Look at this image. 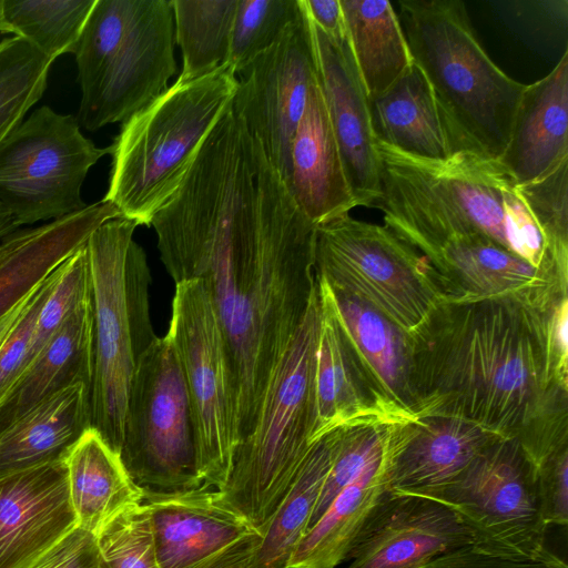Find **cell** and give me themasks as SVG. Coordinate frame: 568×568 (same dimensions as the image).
Here are the masks:
<instances>
[{
	"label": "cell",
	"instance_id": "1",
	"mask_svg": "<svg viewBox=\"0 0 568 568\" xmlns=\"http://www.w3.org/2000/svg\"><path fill=\"white\" fill-rule=\"evenodd\" d=\"M151 225L175 284L199 280L210 295L235 383L240 445L317 288V225L231 108Z\"/></svg>",
	"mask_w": 568,
	"mask_h": 568
},
{
	"label": "cell",
	"instance_id": "2",
	"mask_svg": "<svg viewBox=\"0 0 568 568\" xmlns=\"http://www.w3.org/2000/svg\"><path fill=\"white\" fill-rule=\"evenodd\" d=\"M550 310L501 300L440 303L412 335L417 417H457L514 438L559 385Z\"/></svg>",
	"mask_w": 568,
	"mask_h": 568
},
{
	"label": "cell",
	"instance_id": "3",
	"mask_svg": "<svg viewBox=\"0 0 568 568\" xmlns=\"http://www.w3.org/2000/svg\"><path fill=\"white\" fill-rule=\"evenodd\" d=\"M236 88V73L225 62L197 79L176 80L125 120L111 145L110 182L102 201L138 225H151L180 187Z\"/></svg>",
	"mask_w": 568,
	"mask_h": 568
},
{
	"label": "cell",
	"instance_id": "4",
	"mask_svg": "<svg viewBox=\"0 0 568 568\" xmlns=\"http://www.w3.org/2000/svg\"><path fill=\"white\" fill-rule=\"evenodd\" d=\"M413 61L437 100L486 156L504 153L526 88L487 54L459 0H402L398 16Z\"/></svg>",
	"mask_w": 568,
	"mask_h": 568
},
{
	"label": "cell",
	"instance_id": "5",
	"mask_svg": "<svg viewBox=\"0 0 568 568\" xmlns=\"http://www.w3.org/2000/svg\"><path fill=\"white\" fill-rule=\"evenodd\" d=\"M320 318L316 288L271 378L255 426L239 445L230 475L219 489L262 535L313 445Z\"/></svg>",
	"mask_w": 568,
	"mask_h": 568
},
{
	"label": "cell",
	"instance_id": "6",
	"mask_svg": "<svg viewBox=\"0 0 568 568\" xmlns=\"http://www.w3.org/2000/svg\"><path fill=\"white\" fill-rule=\"evenodd\" d=\"M174 44L171 0H97L74 52L79 123H123L161 95L178 69Z\"/></svg>",
	"mask_w": 568,
	"mask_h": 568
},
{
	"label": "cell",
	"instance_id": "7",
	"mask_svg": "<svg viewBox=\"0 0 568 568\" xmlns=\"http://www.w3.org/2000/svg\"><path fill=\"white\" fill-rule=\"evenodd\" d=\"M136 226L116 216L102 223L85 243L92 313L91 428L119 455L135 364L158 337L150 320L149 282L125 278Z\"/></svg>",
	"mask_w": 568,
	"mask_h": 568
},
{
	"label": "cell",
	"instance_id": "8",
	"mask_svg": "<svg viewBox=\"0 0 568 568\" xmlns=\"http://www.w3.org/2000/svg\"><path fill=\"white\" fill-rule=\"evenodd\" d=\"M315 272L410 336L445 301L432 267L414 247L387 226L349 213L316 226Z\"/></svg>",
	"mask_w": 568,
	"mask_h": 568
},
{
	"label": "cell",
	"instance_id": "9",
	"mask_svg": "<svg viewBox=\"0 0 568 568\" xmlns=\"http://www.w3.org/2000/svg\"><path fill=\"white\" fill-rule=\"evenodd\" d=\"M120 458L144 493L201 487L187 385L168 336L156 337L136 361Z\"/></svg>",
	"mask_w": 568,
	"mask_h": 568
},
{
	"label": "cell",
	"instance_id": "10",
	"mask_svg": "<svg viewBox=\"0 0 568 568\" xmlns=\"http://www.w3.org/2000/svg\"><path fill=\"white\" fill-rule=\"evenodd\" d=\"M166 336L187 385L199 480L220 489L239 446L237 402L220 323L202 281L175 284Z\"/></svg>",
	"mask_w": 568,
	"mask_h": 568
},
{
	"label": "cell",
	"instance_id": "11",
	"mask_svg": "<svg viewBox=\"0 0 568 568\" xmlns=\"http://www.w3.org/2000/svg\"><path fill=\"white\" fill-rule=\"evenodd\" d=\"M109 153L111 145L83 135L77 118L43 105L0 145V203L19 227L81 211L83 181Z\"/></svg>",
	"mask_w": 568,
	"mask_h": 568
},
{
	"label": "cell",
	"instance_id": "12",
	"mask_svg": "<svg viewBox=\"0 0 568 568\" xmlns=\"http://www.w3.org/2000/svg\"><path fill=\"white\" fill-rule=\"evenodd\" d=\"M423 497L453 509L489 551L532 560L556 556L545 545L536 469L515 438L498 439L458 477Z\"/></svg>",
	"mask_w": 568,
	"mask_h": 568
},
{
	"label": "cell",
	"instance_id": "13",
	"mask_svg": "<svg viewBox=\"0 0 568 568\" xmlns=\"http://www.w3.org/2000/svg\"><path fill=\"white\" fill-rule=\"evenodd\" d=\"M236 75L232 110L260 142L286 186L292 140L316 75L311 24L303 0L300 14L276 42Z\"/></svg>",
	"mask_w": 568,
	"mask_h": 568
},
{
	"label": "cell",
	"instance_id": "14",
	"mask_svg": "<svg viewBox=\"0 0 568 568\" xmlns=\"http://www.w3.org/2000/svg\"><path fill=\"white\" fill-rule=\"evenodd\" d=\"M160 568H252L263 535L215 488L144 493Z\"/></svg>",
	"mask_w": 568,
	"mask_h": 568
},
{
	"label": "cell",
	"instance_id": "15",
	"mask_svg": "<svg viewBox=\"0 0 568 568\" xmlns=\"http://www.w3.org/2000/svg\"><path fill=\"white\" fill-rule=\"evenodd\" d=\"M473 544L474 531L446 505L390 491L358 536L346 568H418Z\"/></svg>",
	"mask_w": 568,
	"mask_h": 568
},
{
	"label": "cell",
	"instance_id": "16",
	"mask_svg": "<svg viewBox=\"0 0 568 568\" xmlns=\"http://www.w3.org/2000/svg\"><path fill=\"white\" fill-rule=\"evenodd\" d=\"M308 20L316 77L348 185L357 206L373 207L381 195L379 160L365 88L346 37H331Z\"/></svg>",
	"mask_w": 568,
	"mask_h": 568
},
{
	"label": "cell",
	"instance_id": "17",
	"mask_svg": "<svg viewBox=\"0 0 568 568\" xmlns=\"http://www.w3.org/2000/svg\"><path fill=\"white\" fill-rule=\"evenodd\" d=\"M75 526L65 460L0 479V568H24Z\"/></svg>",
	"mask_w": 568,
	"mask_h": 568
},
{
	"label": "cell",
	"instance_id": "18",
	"mask_svg": "<svg viewBox=\"0 0 568 568\" xmlns=\"http://www.w3.org/2000/svg\"><path fill=\"white\" fill-rule=\"evenodd\" d=\"M318 295L331 308L359 367L381 396L413 418L412 336L362 298L316 275Z\"/></svg>",
	"mask_w": 568,
	"mask_h": 568
},
{
	"label": "cell",
	"instance_id": "19",
	"mask_svg": "<svg viewBox=\"0 0 568 568\" xmlns=\"http://www.w3.org/2000/svg\"><path fill=\"white\" fill-rule=\"evenodd\" d=\"M320 307L312 443L337 429L416 420L381 396L359 367L331 308L321 297Z\"/></svg>",
	"mask_w": 568,
	"mask_h": 568
},
{
	"label": "cell",
	"instance_id": "20",
	"mask_svg": "<svg viewBox=\"0 0 568 568\" xmlns=\"http://www.w3.org/2000/svg\"><path fill=\"white\" fill-rule=\"evenodd\" d=\"M368 110L375 140L404 153L435 161L467 151L483 154L446 113L415 63L368 100Z\"/></svg>",
	"mask_w": 568,
	"mask_h": 568
},
{
	"label": "cell",
	"instance_id": "21",
	"mask_svg": "<svg viewBox=\"0 0 568 568\" xmlns=\"http://www.w3.org/2000/svg\"><path fill=\"white\" fill-rule=\"evenodd\" d=\"M286 189L315 225L347 214L357 206L316 75L292 140Z\"/></svg>",
	"mask_w": 568,
	"mask_h": 568
},
{
	"label": "cell",
	"instance_id": "22",
	"mask_svg": "<svg viewBox=\"0 0 568 568\" xmlns=\"http://www.w3.org/2000/svg\"><path fill=\"white\" fill-rule=\"evenodd\" d=\"M568 160V52L526 85L508 144L498 159L516 185L534 182Z\"/></svg>",
	"mask_w": 568,
	"mask_h": 568
},
{
	"label": "cell",
	"instance_id": "23",
	"mask_svg": "<svg viewBox=\"0 0 568 568\" xmlns=\"http://www.w3.org/2000/svg\"><path fill=\"white\" fill-rule=\"evenodd\" d=\"M414 422L406 423L387 449L338 493L306 530L287 568H336L348 560L358 536L390 493V468L409 437Z\"/></svg>",
	"mask_w": 568,
	"mask_h": 568
},
{
	"label": "cell",
	"instance_id": "24",
	"mask_svg": "<svg viewBox=\"0 0 568 568\" xmlns=\"http://www.w3.org/2000/svg\"><path fill=\"white\" fill-rule=\"evenodd\" d=\"M505 438L477 424L450 416H424L394 458V494L425 496L458 477L487 447Z\"/></svg>",
	"mask_w": 568,
	"mask_h": 568
},
{
	"label": "cell",
	"instance_id": "25",
	"mask_svg": "<svg viewBox=\"0 0 568 568\" xmlns=\"http://www.w3.org/2000/svg\"><path fill=\"white\" fill-rule=\"evenodd\" d=\"M119 215L115 206L101 201L6 236L8 251L0 265V321L83 246L102 223Z\"/></svg>",
	"mask_w": 568,
	"mask_h": 568
},
{
	"label": "cell",
	"instance_id": "26",
	"mask_svg": "<svg viewBox=\"0 0 568 568\" xmlns=\"http://www.w3.org/2000/svg\"><path fill=\"white\" fill-rule=\"evenodd\" d=\"M90 295L63 322L0 399V434L37 405L72 385H91Z\"/></svg>",
	"mask_w": 568,
	"mask_h": 568
},
{
	"label": "cell",
	"instance_id": "27",
	"mask_svg": "<svg viewBox=\"0 0 568 568\" xmlns=\"http://www.w3.org/2000/svg\"><path fill=\"white\" fill-rule=\"evenodd\" d=\"M90 428L89 386L79 383L60 390L0 434V479L65 460Z\"/></svg>",
	"mask_w": 568,
	"mask_h": 568
},
{
	"label": "cell",
	"instance_id": "28",
	"mask_svg": "<svg viewBox=\"0 0 568 568\" xmlns=\"http://www.w3.org/2000/svg\"><path fill=\"white\" fill-rule=\"evenodd\" d=\"M77 526L97 534L124 509L142 503L144 491L128 474L120 455L90 428L65 458Z\"/></svg>",
	"mask_w": 568,
	"mask_h": 568
},
{
	"label": "cell",
	"instance_id": "29",
	"mask_svg": "<svg viewBox=\"0 0 568 568\" xmlns=\"http://www.w3.org/2000/svg\"><path fill=\"white\" fill-rule=\"evenodd\" d=\"M346 40L368 100L414 63L399 19L387 0H341Z\"/></svg>",
	"mask_w": 568,
	"mask_h": 568
},
{
	"label": "cell",
	"instance_id": "30",
	"mask_svg": "<svg viewBox=\"0 0 568 568\" xmlns=\"http://www.w3.org/2000/svg\"><path fill=\"white\" fill-rule=\"evenodd\" d=\"M338 432L313 443L286 497L271 519L252 568H287L297 544L308 529L334 457Z\"/></svg>",
	"mask_w": 568,
	"mask_h": 568
},
{
	"label": "cell",
	"instance_id": "31",
	"mask_svg": "<svg viewBox=\"0 0 568 568\" xmlns=\"http://www.w3.org/2000/svg\"><path fill=\"white\" fill-rule=\"evenodd\" d=\"M171 4L183 62L178 80L197 79L223 65L237 0H171Z\"/></svg>",
	"mask_w": 568,
	"mask_h": 568
},
{
	"label": "cell",
	"instance_id": "32",
	"mask_svg": "<svg viewBox=\"0 0 568 568\" xmlns=\"http://www.w3.org/2000/svg\"><path fill=\"white\" fill-rule=\"evenodd\" d=\"M97 0H3L7 23L52 62L74 53Z\"/></svg>",
	"mask_w": 568,
	"mask_h": 568
},
{
	"label": "cell",
	"instance_id": "33",
	"mask_svg": "<svg viewBox=\"0 0 568 568\" xmlns=\"http://www.w3.org/2000/svg\"><path fill=\"white\" fill-rule=\"evenodd\" d=\"M52 61L19 36L0 41V145L42 97Z\"/></svg>",
	"mask_w": 568,
	"mask_h": 568
},
{
	"label": "cell",
	"instance_id": "34",
	"mask_svg": "<svg viewBox=\"0 0 568 568\" xmlns=\"http://www.w3.org/2000/svg\"><path fill=\"white\" fill-rule=\"evenodd\" d=\"M302 0H237L226 59L237 73L281 37Z\"/></svg>",
	"mask_w": 568,
	"mask_h": 568
},
{
	"label": "cell",
	"instance_id": "35",
	"mask_svg": "<svg viewBox=\"0 0 568 568\" xmlns=\"http://www.w3.org/2000/svg\"><path fill=\"white\" fill-rule=\"evenodd\" d=\"M95 536L100 568H160L152 518L143 501L114 516Z\"/></svg>",
	"mask_w": 568,
	"mask_h": 568
},
{
	"label": "cell",
	"instance_id": "36",
	"mask_svg": "<svg viewBox=\"0 0 568 568\" xmlns=\"http://www.w3.org/2000/svg\"><path fill=\"white\" fill-rule=\"evenodd\" d=\"M515 189L552 251L568 257V160L545 176Z\"/></svg>",
	"mask_w": 568,
	"mask_h": 568
},
{
	"label": "cell",
	"instance_id": "37",
	"mask_svg": "<svg viewBox=\"0 0 568 568\" xmlns=\"http://www.w3.org/2000/svg\"><path fill=\"white\" fill-rule=\"evenodd\" d=\"M536 467L568 446V388L555 386L536 413L514 437Z\"/></svg>",
	"mask_w": 568,
	"mask_h": 568
},
{
	"label": "cell",
	"instance_id": "38",
	"mask_svg": "<svg viewBox=\"0 0 568 568\" xmlns=\"http://www.w3.org/2000/svg\"><path fill=\"white\" fill-rule=\"evenodd\" d=\"M59 266L29 296L16 325L0 345V399L26 365L38 314L53 288Z\"/></svg>",
	"mask_w": 568,
	"mask_h": 568
},
{
	"label": "cell",
	"instance_id": "39",
	"mask_svg": "<svg viewBox=\"0 0 568 568\" xmlns=\"http://www.w3.org/2000/svg\"><path fill=\"white\" fill-rule=\"evenodd\" d=\"M539 511L547 526L568 524V446L536 467Z\"/></svg>",
	"mask_w": 568,
	"mask_h": 568
},
{
	"label": "cell",
	"instance_id": "40",
	"mask_svg": "<svg viewBox=\"0 0 568 568\" xmlns=\"http://www.w3.org/2000/svg\"><path fill=\"white\" fill-rule=\"evenodd\" d=\"M94 532L75 526L24 568H100Z\"/></svg>",
	"mask_w": 568,
	"mask_h": 568
},
{
	"label": "cell",
	"instance_id": "41",
	"mask_svg": "<svg viewBox=\"0 0 568 568\" xmlns=\"http://www.w3.org/2000/svg\"><path fill=\"white\" fill-rule=\"evenodd\" d=\"M418 568H568L555 556L550 559L532 560L497 555L473 544L440 555Z\"/></svg>",
	"mask_w": 568,
	"mask_h": 568
},
{
	"label": "cell",
	"instance_id": "42",
	"mask_svg": "<svg viewBox=\"0 0 568 568\" xmlns=\"http://www.w3.org/2000/svg\"><path fill=\"white\" fill-rule=\"evenodd\" d=\"M549 345L557 383L568 388V296L559 300L549 314Z\"/></svg>",
	"mask_w": 568,
	"mask_h": 568
},
{
	"label": "cell",
	"instance_id": "43",
	"mask_svg": "<svg viewBox=\"0 0 568 568\" xmlns=\"http://www.w3.org/2000/svg\"><path fill=\"white\" fill-rule=\"evenodd\" d=\"M308 18L321 30L334 38H345L341 0H303Z\"/></svg>",
	"mask_w": 568,
	"mask_h": 568
},
{
	"label": "cell",
	"instance_id": "44",
	"mask_svg": "<svg viewBox=\"0 0 568 568\" xmlns=\"http://www.w3.org/2000/svg\"><path fill=\"white\" fill-rule=\"evenodd\" d=\"M28 298L24 302H22L20 305H18L14 310H12L9 314H7L0 321V345L6 341V338L10 334L11 329L16 325L18 318L20 317V315L24 308V305H26Z\"/></svg>",
	"mask_w": 568,
	"mask_h": 568
},
{
	"label": "cell",
	"instance_id": "45",
	"mask_svg": "<svg viewBox=\"0 0 568 568\" xmlns=\"http://www.w3.org/2000/svg\"><path fill=\"white\" fill-rule=\"evenodd\" d=\"M19 230L12 214L0 203V241Z\"/></svg>",
	"mask_w": 568,
	"mask_h": 568
},
{
	"label": "cell",
	"instance_id": "46",
	"mask_svg": "<svg viewBox=\"0 0 568 568\" xmlns=\"http://www.w3.org/2000/svg\"><path fill=\"white\" fill-rule=\"evenodd\" d=\"M0 32L2 33H12L13 31L10 26L7 23L3 14V0H0Z\"/></svg>",
	"mask_w": 568,
	"mask_h": 568
},
{
	"label": "cell",
	"instance_id": "47",
	"mask_svg": "<svg viewBox=\"0 0 568 568\" xmlns=\"http://www.w3.org/2000/svg\"><path fill=\"white\" fill-rule=\"evenodd\" d=\"M8 251V243L6 237L0 241V265L7 254Z\"/></svg>",
	"mask_w": 568,
	"mask_h": 568
}]
</instances>
